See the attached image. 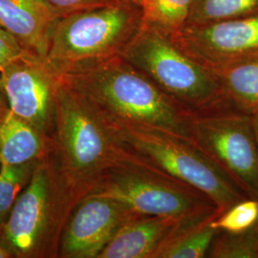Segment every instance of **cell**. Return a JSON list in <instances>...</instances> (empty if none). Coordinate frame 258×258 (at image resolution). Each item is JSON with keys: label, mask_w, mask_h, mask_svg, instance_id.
<instances>
[{"label": "cell", "mask_w": 258, "mask_h": 258, "mask_svg": "<svg viewBox=\"0 0 258 258\" xmlns=\"http://www.w3.org/2000/svg\"><path fill=\"white\" fill-rule=\"evenodd\" d=\"M54 155L71 211L125 156L113 124L61 75L56 93Z\"/></svg>", "instance_id": "obj_1"}, {"label": "cell", "mask_w": 258, "mask_h": 258, "mask_svg": "<svg viewBox=\"0 0 258 258\" xmlns=\"http://www.w3.org/2000/svg\"><path fill=\"white\" fill-rule=\"evenodd\" d=\"M62 76L114 126L155 127L191 140L192 113L120 55Z\"/></svg>", "instance_id": "obj_2"}, {"label": "cell", "mask_w": 258, "mask_h": 258, "mask_svg": "<svg viewBox=\"0 0 258 258\" xmlns=\"http://www.w3.org/2000/svg\"><path fill=\"white\" fill-rule=\"evenodd\" d=\"M142 26L141 6L132 0L74 12L56 19L46 60L59 75L120 55Z\"/></svg>", "instance_id": "obj_3"}, {"label": "cell", "mask_w": 258, "mask_h": 258, "mask_svg": "<svg viewBox=\"0 0 258 258\" xmlns=\"http://www.w3.org/2000/svg\"><path fill=\"white\" fill-rule=\"evenodd\" d=\"M114 127L127 155L201 191L220 213L248 198L192 140L149 126Z\"/></svg>", "instance_id": "obj_4"}, {"label": "cell", "mask_w": 258, "mask_h": 258, "mask_svg": "<svg viewBox=\"0 0 258 258\" xmlns=\"http://www.w3.org/2000/svg\"><path fill=\"white\" fill-rule=\"evenodd\" d=\"M71 209L60 183L54 149L38 162L13 206L0 240L15 258L59 257V243Z\"/></svg>", "instance_id": "obj_5"}, {"label": "cell", "mask_w": 258, "mask_h": 258, "mask_svg": "<svg viewBox=\"0 0 258 258\" xmlns=\"http://www.w3.org/2000/svg\"><path fill=\"white\" fill-rule=\"evenodd\" d=\"M120 56L190 113L229 103L212 69L152 28L142 25Z\"/></svg>", "instance_id": "obj_6"}, {"label": "cell", "mask_w": 258, "mask_h": 258, "mask_svg": "<svg viewBox=\"0 0 258 258\" xmlns=\"http://www.w3.org/2000/svg\"><path fill=\"white\" fill-rule=\"evenodd\" d=\"M92 194L112 197L139 215L196 222L220 214L207 195L126 153Z\"/></svg>", "instance_id": "obj_7"}, {"label": "cell", "mask_w": 258, "mask_h": 258, "mask_svg": "<svg viewBox=\"0 0 258 258\" xmlns=\"http://www.w3.org/2000/svg\"><path fill=\"white\" fill-rule=\"evenodd\" d=\"M191 140L248 198L258 200V146L252 117L225 103L192 113Z\"/></svg>", "instance_id": "obj_8"}, {"label": "cell", "mask_w": 258, "mask_h": 258, "mask_svg": "<svg viewBox=\"0 0 258 258\" xmlns=\"http://www.w3.org/2000/svg\"><path fill=\"white\" fill-rule=\"evenodd\" d=\"M60 78L46 59L30 54L0 71V85L10 110L52 139Z\"/></svg>", "instance_id": "obj_9"}, {"label": "cell", "mask_w": 258, "mask_h": 258, "mask_svg": "<svg viewBox=\"0 0 258 258\" xmlns=\"http://www.w3.org/2000/svg\"><path fill=\"white\" fill-rule=\"evenodd\" d=\"M210 69L258 57V12L204 24L186 25L171 37Z\"/></svg>", "instance_id": "obj_10"}, {"label": "cell", "mask_w": 258, "mask_h": 258, "mask_svg": "<svg viewBox=\"0 0 258 258\" xmlns=\"http://www.w3.org/2000/svg\"><path fill=\"white\" fill-rule=\"evenodd\" d=\"M136 215L126 205L109 196H85L65 223L59 257H99L120 228Z\"/></svg>", "instance_id": "obj_11"}, {"label": "cell", "mask_w": 258, "mask_h": 258, "mask_svg": "<svg viewBox=\"0 0 258 258\" xmlns=\"http://www.w3.org/2000/svg\"><path fill=\"white\" fill-rule=\"evenodd\" d=\"M58 18L44 0H0V28L26 53L42 59Z\"/></svg>", "instance_id": "obj_12"}, {"label": "cell", "mask_w": 258, "mask_h": 258, "mask_svg": "<svg viewBox=\"0 0 258 258\" xmlns=\"http://www.w3.org/2000/svg\"><path fill=\"white\" fill-rule=\"evenodd\" d=\"M186 223L192 222L136 215L120 228L98 258H156L160 249Z\"/></svg>", "instance_id": "obj_13"}, {"label": "cell", "mask_w": 258, "mask_h": 258, "mask_svg": "<svg viewBox=\"0 0 258 258\" xmlns=\"http://www.w3.org/2000/svg\"><path fill=\"white\" fill-rule=\"evenodd\" d=\"M54 149V139L8 110L0 121V164L38 163Z\"/></svg>", "instance_id": "obj_14"}, {"label": "cell", "mask_w": 258, "mask_h": 258, "mask_svg": "<svg viewBox=\"0 0 258 258\" xmlns=\"http://www.w3.org/2000/svg\"><path fill=\"white\" fill-rule=\"evenodd\" d=\"M212 70L227 102L250 116L258 114V57Z\"/></svg>", "instance_id": "obj_15"}, {"label": "cell", "mask_w": 258, "mask_h": 258, "mask_svg": "<svg viewBox=\"0 0 258 258\" xmlns=\"http://www.w3.org/2000/svg\"><path fill=\"white\" fill-rule=\"evenodd\" d=\"M217 216V215H216ZM215 216L201 221L186 223L160 249L156 258H203L208 256L218 231L211 224Z\"/></svg>", "instance_id": "obj_16"}, {"label": "cell", "mask_w": 258, "mask_h": 258, "mask_svg": "<svg viewBox=\"0 0 258 258\" xmlns=\"http://www.w3.org/2000/svg\"><path fill=\"white\" fill-rule=\"evenodd\" d=\"M194 0H145L142 25L172 37L187 25Z\"/></svg>", "instance_id": "obj_17"}, {"label": "cell", "mask_w": 258, "mask_h": 258, "mask_svg": "<svg viewBox=\"0 0 258 258\" xmlns=\"http://www.w3.org/2000/svg\"><path fill=\"white\" fill-rule=\"evenodd\" d=\"M258 12V0H194L187 25L235 19Z\"/></svg>", "instance_id": "obj_18"}, {"label": "cell", "mask_w": 258, "mask_h": 258, "mask_svg": "<svg viewBox=\"0 0 258 258\" xmlns=\"http://www.w3.org/2000/svg\"><path fill=\"white\" fill-rule=\"evenodd\" d=\"M37 164H0V217L7 218L19 195L31 181Z\"/></svg>", "instance_id": "obj_19"}, {"label": "cell", "mask_w": 258, "mask_h": 258, "mask_svg": "<svg viewBox=\"0 0 258 258\" xmlns=\"http://www.w3.org/2000/svg\"><path fill=\"white\" fill-rule=\"evenodd\" d=\"M258 221V200L247 198L215 216L212 227L218 231L241 233L250 230Z\"/></svg>", "instance_id": "obj_20"}, {"label": "cell", "mask_w": 258, "mask_h": 258, "mask_svg": "<svg viewBox=\"0 0 258 258\" xmlns=\"http://www.w3.org/2000/svg\"><path fill=\"white\" fill-rule=\"evenodd\" d=\"M249 231L241 233L218 231L212 241L208 257L258 258Z\"/></svg>", "instance_id": "obj_21"}, {"label": "cell", "mask_w": 258, "mask_h": 258, "mask_svg": "<svg viewBox=\"0 0 258 258\" xmlns=\"http://www.w3.org/2000/svg\"><path fill=\"white\" fill-rule=\"evenodd\" d=\"M58 17L120 0H44Z\"/></svg>", "instance_id": "obj_22"}, {"label": "cell", "mask_w": 258, "mask_h": 258, "mask_svg": "<svg viewBox=\"0 0 258 258\" xmlns=\"http://www.w3.org/2000/svg\"><path fill=\"white\" fill-rule=\"evenodd\" d=\"M26 53L18 41L0 28V71L10 62L19 58Z\"/></svg>", "instance_id": "obj_23"}, {"label": "cell", "mask_w": 258, "mask_h": 258, "mask_svg": "<svg viewBox=\"0 0 258 258\" xmlns=\"http://www.w3.org/2000/svg\"><path fill=\"white\" fill-rule=\"evenodd\" d=\"M9 110V105L7 99L5 97V94L2 90V87L0 85V121L4 118L5 114L7 113V111Z\"/></svg>", "instance_id": "obj_24"}, {"label": "cell", "mask_w": 258, "mask_h": 258, "mask_svg": "<svg viewBox=\"0 0 258 258\" xmlns=\"http://www.w3.org/2000/svg\"><path fill=\"white\" fill-rule=\"evenodd\" d=\"M249 231V233H250V236H251V239L253 241L255 249H256L258 257V221L256 222V224Z\"/></svg>", "instance_id": "obj_25"}, {"label": "cell", "mask_w": 258, "mask_h": 258, "mask_svg": "<svg viewBox=\"0 0 258 258\" xmlns=\"http://www.w3.org/2000/svg\"><path fill=\"white\" fill-rule=\"evenodd\" d=\"M0 258H15L6 245L0 240Z\"/></svg>", "instance_id": "obj_26"}, {"label": "cell", "mask_w": 258, "mask_h": 258, "mask_svg": "<svg viewBox=\"0 0 258 258\" xmlns=\"http://www.w3.org/2000/svg\"><path fill=\"white\" fill-rule=\"evenodd\" d=\"M251 117H252V124H253V129H254V133H255L258 146V114H255Z\"/></svg>", "instance_id": "obj_27"}, {"label": "cell", "mask_w": 258, "mask_h": 258, "mask_svg": "<svg viewBox=\"0 0 258 258\" xmlns=\"http://www.w3.org/2000/svg\"><path fill=\"white\" fill-rule=\"evenodd\" d=\"M5 220H6V218H2V217H0V232H1V230H2V226H3V224H4Z\"/></svg>", "instance_id": "obj_28"}, {"label": "cell", "mask_w": 258, "mask_h": 258, "mask_svg": "<svg viewBox=\"0 0 258 258\" xmlns=\"http://www.w3.org/2000/svg\"><path fill=\"white\" fill-rule=\"evenodd\" d=\"M133 2H135L136 4H138L139 6H141L142 5V3L145 1V0H132Z\"/></svg>", "instance_id": "obj_29"}]
</instances>
